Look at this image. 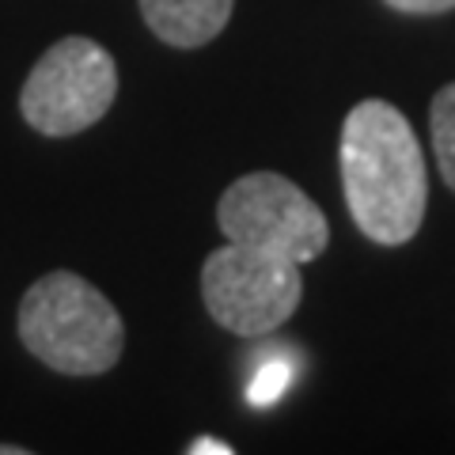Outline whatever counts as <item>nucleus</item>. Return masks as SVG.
<instances>
[{
    "instance_id": "obj_1",
    "label": "nucleus",
    "mask_w": 455,
    "mask_h": 455,
    "mask_svg": "<svg viewBox=\"0 0 455 455\" xmlns=\"http://www.w3.org/2000/svg\"><path fill=\"white\" fill-rule=\"evenodd\" d=\"M341 190L353 224L379 247L418 235L429 209L425 152L406 114L387 99H361L341 122Z\"/></svg>"
},
{
    "instance_id": "obj_2",
    "label": "nucleus",
    "mask_w": 455,
    "mask_h": 455,
    "mask_svg": "<svg viewBox=\"0 0 455 455\" xmlns=\"http://www.w3.org/2000/svg\"><path fill=\"white\" fill-rule=\"evenodd\" d=\"M16 326L23 349L61 376H103L125 346L118 307L68 269H53L23 292Z\"/></svg>"
},
{
    "instance_id": "obj_3",
    "label": "nucleus",
    "mask_w": 455,
    "mask_h": 455,
    "mask_svg": "<svg viewBox=\"0 0 455 455\" xmlns=\"http://www.w3.org/2000/svg\"><path fill=\"white\" fill-rule=\"evenodd\" d=\"M118 95V65L95 38H61L23 80L20 114L42 137H76L107 118Z\"/></svg>"
},
{
    "instance_id": "obj_4",
    "label": "nucleus",
    "mask_w": 455,
    "mask_h": 455,
    "mask_svg": "<svg viewBox=\"0 0 455 455\" xmlns=\"http://www.w3.org/2000/svg\"><path fill=\"white\" fill-rule=\"evenodd\" d=\"M217 224L228 243L277 254L289 262H315L331 243L326 212L277 171H251L217 202Z\"/></svg>"
},
{
    "instance_id": "obj_5",
    "label": "nucleus",
    "mask_w": 455,
    "mask_h": 455,
    "mask_svg": "<svg viewBox=\"0 0 455 455\" xmlns=\"http://www.w3.org/2000/svg\"><path fill=\"white\" fill-rule=\"evenodd\" d=\"M304 300L300 262L224 243L202 266V304L209 319L239 338H262L284 326Z\"/></svg>"
},
{
    "instance_id": "obj_6",
    "label": "nucleus",
    "mask_w": 455,
    "mask_h": 455,
    "mask_svg": "<svg viewBox=\"0 0 455 455\" xmlns=\"http://www.w3.org/2000/svg\"><path fill=\"white\" fill-rule=\"evenodd\" d=\"M148 31L175 50H197L232 20L235 0H137Z\"/></svg>"
},
{
    "instance_id": "obj_7",
    "label": "nucleus",
    "mask_w": 455,
    "mask_h": 455,
    "mask_svg": "<svg viewBox=\"0 0 455 455\" xmlns=\"http://www.w3.org/2000/svg\"><path fill=\"white\" fill-rule=\"evenodd\" d=\"M429 133H433V156H436L440 179H444L448 190L455 194V80L433 95Z\"/></svg>"
},
{
    "instance_id": "obj_8",
    "label": "nucleus",
    "mask_w": 455,
    "mask_h": 455,
    "mask_svg": "<svg viewBox=\"0 0 455 455\" xmlns=\"http://www.w3.org/2000/svg\"><path fill=\"white\" fill-rule=\"evenodd\" d=\"M296 376V361L289 357V353H269V357L254 368V376L247 383V403L254 410H266L274 406L277 398L289 391V383Z\"/></svg>"
},
{
    "instance_id": "obj_9",
    "label": "nucleus",
    "mask_w": 455,
    "mask_h": 455,
    "mask_svg": "<svg viewBox=\"0 0 455 455\" xmlns=\"http://www.w3.org/2000/svg\"><path fill=\"white\" fill-rule=\"evenodd\" d=\"M383 4L403 12V16H444L455 8V0H383Z\"/></svg>"
},
{
    "instance_id": "obj_10",
    "label": "nucleus",
    "mask_w": 455,
    "mask_h": 455,
    "mask_svg": "<svg viewBox=\"0 0 455 455\" xmlns=\"http://www.w3.org/2000/svg\"><path fill=\"white\" fill-rule=\"evenodd\" d=\"M235 448L232 444H224L220 436H197L194 444L187 448V455H232Z\"/></svg>"
},
{
    "instance_id": "obj_11",
    "label": "nucleus",
    "mask_w": 455,
    "mask_h": 455,
    "mask_svg": "<svg viewBox=\"0 0 455 455\" xmlns=\"http://www.w3.org/2000/svg\"><path fill=\"white\" fill-rule=\"evenodd\" d=\"M0 455H31V448H23V444H0Z\"/></svg>"
}]
</instances>
